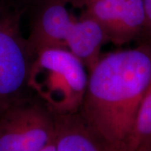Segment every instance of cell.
I'll use <instances>...</instances> for the list:
<instances>
[{
	"label": "cell",
	"mask_w": 151,
	"mask_h": 151,
	"mask_svg": "<svg viewBox=\"0 0 151 151\" xmlns=\"http://www.w3.org/2000/svg\"><path fill=\"white\" fill-rule=\"evenodd\" d=\"M151 80V45L102 55L88 72L78 113L114 151H124Z\"/></svg>",
	"instance_id": "1"
},
{
	"label": "cell",
	"mask_w": 151,
	"mask_h": 151,
	"mask_svg": "<svg viewBox=\"0 0 151 151\" xmlns=\"http://www.w3.org/2000/svg\"><path fill=\"white\" fill-rule=\"evenodd\" d=\"M88 70L68 49L49 48L33 58L28 85L55 115L78 113L85 96Z\"/></svg>",
	"instance_id": "2"
},
{
	"label": "cell",
	"mask_w": 151,
	"mask_h": 151,
	"mask_svg": "<svg viewBox=\"0 0 151 151\" xmlns=\"http://www.w3.org/2000/svg\"><path fill=\"white\" fill-rule=\"evenodd\" d=\"M55 136V116L35 96L22 99L0 116V151H41Z\"/></svg>",
	"instance_id": "3"
},
{
	"label": "cell",
	"mask_w": 151,
	"mask_h": 151,
	"mask_svg": "<svg viewBox=\"0 0 151 151\" xmlns=\"http://www.w3.org/2000/svg\"><path fill=\"white\" fill-rule=\"evenodd\" d=\"M33 58L20 31L19 14H4L0 18V116L28 97Z\"/></svg>",
	"instance_id": "4"
},
{
	"label": "cell",
	"mask_w": 151,
	"mask_h": 151,
	"mask_svg": "<svg viewBox=\"0 0 151 151\" xmlns=\"http://www.w3.org/2000/svg\"><path fill=\"white\" fill-rule=\"evenodd\" d=\"M67 0H38L27 39L33 55L49 48H65V40L75 18L66 6Z\"/></svg>",
	"instance_id": "5"
},
{
	"label": "cell",
	"mask_w": 151,
	"mask_h": 151,
	"mask_svg": "<svg viewBox=\"0 0 151 151\" xmlns=\"http://www.w3.org/2000/svg\"><path fill=\"white\" fill-rule=\"evenodd\" d=\"M86 14L94 18L105 30L108 41L123 45L126 38L138 30L145 18L143 0L109 3L103 0H80Z\"/></svg>",
	"instance_id": "6"
},
{
	"label": "cell",
	"mask_w": 151,
	"mask_h": 151,
	"mask_svg": "<svg viewBox=\"0 0 151 151\" xmlns=\"http://www.w3.org/2000/svg\"><path fill=\"white\" fill-rule=\"evenodd\" d=\"M55 116V151H114L79 113Z\"/></svg>",
	"instance_id": "7"
},
{
	"label": "cell",
	"mask_w": 151,
	"mask_h": 151,
	"mask_svg": "<svg viewBox=\"0 0 151 151\" xmlns=\"http://www.w3.org/2000/svg\"><path fill=\"white\" fill-rule=\"evenodd\" d=\"M108 38L98 22L84 12L75 19L65 40V48L80 59L89 70L101 58L102 48Z\"/></svg>",
	"instance_id": "8"
},
{
	"label": "cell",
	"mask_w": 151,
	"mask_h": 151,
	"mask_svg": "<svg viewBox=\"0 0 151 151\" xmlns=\"http://www.w3.org/2000/svg\"><path fill=\"white\" fill-rule=\"evenodd\" d=\"M151 149V80L137 113L124 151H147Z\"/></svg>",
	"instance_id": "9"
},
{
	"label": "cell",
	"mask_w": 151,
	"mask_h": 151,
	"mask_svg": "<svg viewBox=\"0 0 151 151\" xmlns=\"http://www.w3.org/2000/svg\"><path fill=\"white\" fill-rule=\"evenodd\" d=\"M146 14V29L142 43L151 45V0H143Z\"/></svg>",
	"instance_id": "10"
},
{
	"label": "cell",
	"mask_w": 151,
	"mask_h": 151,
	"mask_svg": "<svg viewBox=\"0 0 151 151\" xmlns=\"http://www.w3.org/2000/svg\"><path fill=\"white\" fill-rule=\"evenodd\" d=\"M41 151H55L54 142H53V143H51L50 145H49L48 146H46V147H45V149H43Z\"/></svg>",
	"instance_id": "11"
},
{
	"label": "cell",
	"mask_w": 151,
	"mask_h": 151,
	"mask_svg": "<svg viewBox=\"0 0 151 151\" xmlns=\"http://www.w3.org/2000/svg\"><path fill=\"white\" fill-rule=\"evenodd\" d=\"M3 14H4V7H3V4L0 0V18L3 16Z\"/></svg>",
	"instance_id": "12"
},
{
	"label": "cell",
	"mask_w": 151,
	"mask_h": 151,
	"mask_svg": "<svg viewBox=\"0 0 151 151\" xmlns=\"http://www.w3.org/2000/svg\"><path fill=\"white\" fill-rule=\"evenodd\" d=\"M35 1H38V0H33V2H35Z\"/></svg>",
	"instance_id": "13"
},
{
	"label": "cell",
	"mask_w": 151,
	"mask_h": 151,
	"mask_svg": "<svg viewBox=\"0 0 151 151\" xmlns=\"http://www.w3.org/2000/svg\"><path fill=\"white\" fill-rule=\"evenodd\" d=\"M147 151H151V149H150V150H147Z\"/></svg>",
	"instance_id": "14"
}]
</instances>
